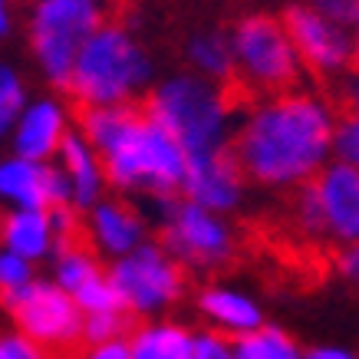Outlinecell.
<instances>
[{
  "instance_id": "26",
  "label": "cell",
  "mask_w": 359,
  "mask_h": 359,
  "mask_svg": "<svg viewBox=\"0 0 359 359\" xmlns=\"http://www.w3.org/2000/svg\"><path fill=\"white\" fill-rule=\"evenodd\" d=\"M333 149L339 162L359 172V116H343L339 129L333 132Z\"/></svg>"
},
{
  "instance_id": "33",
  "label": "cell",
  "mask_w": 359,
  "mask_h": 359,
  "mask_svg": "<svg viewBox=\"0 0 359 359\" xmlns=\"http://www.w3.org/2000/svg\"><path fill=\"white\" fill-rule=\"evenodd\" d=\"M306 359H353V356L343 353V349H316V353H310Z\"/></svg>"
},
{
  "instance_id": "13",
  "label": "cell",
  "mask_w": 359,
  "mask_h": 359,
  "mask_svg": "<svg viewBox=\"0 0 359 359\" xmlns=\"http://www.w3.org/2000/svg\"><path fill=\"white\" fill-rule=\"evenodd\" d=\"M0 195L20 201L23 211H53V208H66L69 198V185L56 168H43L33 162H7L0 165Z\"/></svg>"
},
{
  "instance_id": "20",
  "label": "cell",
  "mask_w": 359,
  "mask_h": 359,
  "mask_svg": "<svg viewBox=\"0 0 359 359\" xmlns=\"http://www.w3.org/2000/svg\"><path fill=\"white\" fill-rule=\"evenodd\" d=\"M234 359H297V346L280 330L267 327L241 337V343L234 346Z\"/></svg>"
},
{
  "instance_id": "6",
  "label": "cell",
  "mask_w": 359,
  "mask_h": 359,
  "mask_svg": "<svg viewBox=\"0 0 359 359\" xmlns=\"http://www.w3.org/2000/svg\"><path fill=\"white\" fill-rule=\"evenodd\" d=\"M102 27V13L83 0H46L33 13V50L46 73L66 89L76 53Z\"/></svg>"
},
{
  "instance_id": "5",
  "label": "cell",
  "mask_w": 359,
  "mask_h": 359,
  "mask_svg": "<svg viewBox=\"0 0 359 359\" xmlns=\"http://www.w3.org/2000/svg\"><path fill=\"white\" fill-rule=\"evenodd\" d=\"M231 53L238 66L231 69V79L238 83L248 99L257 93H283L300 83V60L287 40L280 20L254 13L234 27L231 36Z\"/></svg>"
},
{
  "instance_id": "30",
  "label": "cell",
  "mask_w": 359,
  "mask_h": 359,
  "mask_svg": "<svg viewBox=\"0 0 359 359\" xmlns=\"http://www.w3.org/2000/svg\"><path fill=\"white\" fill-rule=\"evenodd\" d=\"M337 267H339V273H343L349 283H356L359 287V244H353V248H346L343 254H339Z\"/></svg>"
},
{
  "instance_id": "21",
  "label": "cell",
  "mask_w": 359,
  "mask_h": 359,
  "mask_svg": "<svg viewBox=\"0 0 359 359\" xmlns=\"http://www.w3.org/2000/svg\"><path fill=\"white\" fill-rule=\"evenodd\" d=\"M56 273H60V290H73V294H76L83 283L99 277L96 261H93V254H86V250H60Z\"/></svg>"
},
{
  "instance_id": "16",
  "label": "cell",
  "mask_w": 359,
  "mask_h": 359,
  "mask_svg": "<svg viewBox=\"0 0 359 359\" xmlns=\"http://www.w3.org/2000/svg\"><path fill=\"white\" fill-rule=\"evenodd\" d=\"M93 228H96L99 244L106 250H116V254L132 250L142 234V224L135 221V215L122 205H99L96 218H93Z\"/></svg>"
},
{
  "instance_id": "34",
  "label": "cell",
  "mask_w": 359,
  "mask_h": 359,
  "mask_svg": "<svg viewBox=\"0 0 359 359\" xmlns=\"http://www.w3.org/2000/svg\"><path fill=\"white\" fill-rule=\"evenodd\" d=\"M11 30V20H7V13H4V4H0V33Z\"/></svg>"
},
{
  "instance_id": "32",
  "label": "cell",
  "mask_w": 359,
  "mask_h": 359,
  "mask_svg": "<svg viewBox=\"0 0 359 359\" xmlns=\"http://www.w3.org/2000/svg\"><path fill=\"white\" fill-rule=\"evenodd\" d=\"M89 359H132V349L126 346L122 339H116V343H102V346H96Z\"/></svg>"
},
{
  "instance_id": "24",
  "label": "cell",
  "mask_w": 359,
  "mask_h": 359,
  "mask_svg": "<svg viewBox=\"0 0 359 359\" xmlns=\"http://www.w3.org/2000/svg\"><path fill=\"white\" fill-rule=\"evenodd\" d=\"M129 327H132L129 310H119V313H93L86 323H83V339L96 343V346L116 343Z\"/></svg>"
},
{
  "instance_id": "29",
  "label": "cell",
  "mask_w": 359,
  "mask_h": 359,
  "mask_svg": "<svg viewBox=\"0 0 359 359\" xmlns=\"http://www.w3.org/2000/svg\"><path fill=\"white\" fill-rule=\"evenodd\" d=\"M0 359H43V353L23 337H4L0 339Z\"/></svg>"
},
{
  "instance_id": "14",
  "label": "cell",
  "mask_w": 359,
  "mask_h": 359,
  "mask_svg": "<svg viewBox=\"0 0 359 359\" xmlns=\"http://www.w3.org/2000/svg\"><path fill=\"white\" fill-rule=\"evenodd\" d=\"M63 142V116L53 102H40L33 106L20 122V132H17V152H20L23 162H40L53 152L56 145Z\"/></svg>"
},
{
  "instance_id": "31",
  "label": "cell",
  "mask_w": 359,
  "mask_h": 359,
  "mask_svg": "<svg viewBox=\"0 0 359 359\" xmlns=\"http://www.w3.org/2000/svg\"><path fill=\"white\" fill-rule=\"evenodd\" d=\"M337 102L343 106V112H346V116H359V79H349V83H343V86H339Z\"/></svg>"
},
{
  "instance_id": "10",
  "label": "cell",
  "mask_w": 359,
  "mask_h": 359,
  "mask_svg": "<svg viewBox=\"0 0 359 359\" xmlns=\"http://www.w3.org/2000/svg\"><path fill=\"white\" fill-rule=\"evenodd\" d=\"M283 30L297 60L304 56L313 73H333L349 60V40L343 27L327 20L316 7H290L283 13Z\"/></svg>"
},
{
  "instance_id": "17",
  "label": "cell",
  "mask_w": 359,
  "mask_h": 359,
  "mask_svg": "<svg viewBox=\"0 0 359 359\" xmlns=\"http://www.w3.org/2000/svg\"><path fill=\"white\" fill-rule=\"evenodd\" d=\"M201 306H205V313H211L218 323H224L228 330L234 333H254V330L261 327V313H257V306L244 300V297L231 294V290H208L201 297Z\"/></svg>"
},
{
  "instance_id": "7",
  "label": "cell",
  "mask_w": 359,
  "mask_h": 359,
  "mask_svg": "<svg viewBox=\"0 0 359 359\" xmlns=\"http://www.w3.org/2000/svg\"><path fill=\"white\" fill-rule=\"evenodd\" d=\"M4 306L17 316V323L27 330V337L50 346H66L83 337L76 300L53 287V283H23L13 290H0Z\"/></svg>"
},
{
  "instance_id": "18",
  "label": "cell",
  "mask_w": 359,
  "mask_h": 359,
  "mask_svg": "<svg viewBox=\"0 0 359 359\" xmlns=\"http://www.w3.org/2000/svg\"><path fill=\"white\" fill-rule=\"evenodd\" d=\"M129 349L132 359H191V339L178 327L142 330Z\"/></svg>"
},
{
  "instance_id": "19",
  "label": "cell",
  "mask_w": 359,
  "mask_h": 359,
  "mask_svg": "<svg viewBox=\"0 0 359 359\" xmlns=\"http://www.w3.org/2000/svg\"><path fill=\"white\" fill-rule=\"evenodd\" d=\"M60 149H63V162L73 175V198H76L79 205H89L99 191V172L96 165H93V155L76 135H63L60 142Z\"/></svg>"
},
{
  "instance_id": "23",
  "label": "cell",
  "mask_w": 359,
  "mask_h": 359,
  "mask_svg": "<svg viewBox=\"0 0 359 359\" xmlns=\"http://www.w3.org/2000/svg\"><path fill=\"white\" fill-rule=\"evenodd\" d=\"M76 306H83V310H89V316L93 313H119V310H126L119 300V294L112 290L109 280H102V277H93L89 283H83L76 290Z\"/></svg>"
},
{
  "instance_id": "22",
  "label": "cell",
  "mask_w": 359,
  "mask_h": 359,
  "mask_svg": "<svg viewBox=\"0 0 359 359\" xmlns=\"http://www.w3.org/2000/svg\"><path fill=\"white\" fill-rule=\"evenodd\" d=\"M191 56L201 69H208L211 76H221V79H231V53L221 36H198L191 43Z\"/></svg>"
},
{
  "instance_id": "9",
  "label": "cell",
  "mask_w": 359,
  "mask_h": 359,
  "mask_svg": "<svg viewBox=\"0 0 359 359\" xmlns=\"http://www.w3.org/2000/svg\"><path fill=\"white\" fill-rule=\"evenodd\" d=\"M165 244L182 261L198 267H211L231 254L228 231L221 221L211 218V211L172 198H165Z\"/></svg>"
},
{
  "instance_id": "4",
  "label": "cell",
  "mask_w": 359,
  "mask_h": 359,
  "mask_svg": "<svg viewBox=\"0 0 359 359\" xmlns=\"http://www.w3.org/2000/svg\"><path fill=\"white\" fill-rule=\"evenodd\" d=\"M145 116L188 155L221 149V132L231 112L221 99V89L205 86L191 76L172 79L142 102Z\"/></svg>"
},
{
  "instance_id": "1",
  "label": "cell",
  "mask_w": 359,
  "mask_h": 359,
  "mask_svg": "<svg viewBox=\"0 0 359 359\" xmlns=\"http://www.w3.org/2000/svg\"><path fill=\"white\" fill-rule=\"evenodd\" d=\"M330 145V112L313 96H280L254 109L228 149L241 175L264 185H290L323 165Z\"/></svg>"
},
{
  "instance_id": "28",
  "label": "cell",
  "mask_w": 359,
  "mask_h": 359,
  "mask_svg": "<svg viewBox=\"0 0 359 359\" xmlns=\"http://www.w3.org/2000/svg\"><path fill=\"white\" fill-rule=\"evenodd\" d=\"M191 359H234V346L228 339L208 333V337H198L191 343Z\"/></svg>"
},
{
  "instance_id": "12",
  "label": "cell",
  "mask_w": 359,
  "mask_h": 359,
  "mask_svg": "<svg viewBox=\"0 0 359 359\" xmlns=\"http://www.w3.org/2000/svg\"><path fill=\"white\" fill-rule=\"evenodd\" d=\"M327 234L359 244V172L337 162L313 182Z\"/></svg>"
},
{
  "instance_id": "27",
  "label": "cell",
  "mask_w": 359,
  "mask_h": 359,
  "mask_svg": "<svg viewBox=\"0 0 359 359\" xmlns=\"http://www.w3.org/2000/svg\"><path fill=\"white\" fill-rule=\"evenodd\" d=\"M23 283H30L27 261L13 257V254H0V290H13V287H23Z\"/></svg>"
},
{
  "instance_id": "11",
  "label": "cell",
  "mask_w": 359,
  "mask_h": 359,
  "mask_svg": "<svg viewBox=\"0 0 359 359\" xmlns=\"http://www.w3.org/2000/svg\"><path fill=\"white\" fill-rule=\"evenodd\" d=\"M241 178L238 162L231 155L228 145H221L215 152H201V155H188L185 158V195L191 198V205L198 208H234L241 198Z\"/></svg>"
},
{
  "instance_id": "2",
  "label": "cell",
  "mask_w": 359,
  "mask_h": 359,
  "mask_svg": "<svg viewBox=\"0 0 359 359\" xmlns=\"http://www.w3.org/2000/svg\"><path fill=\"white\" fill-rule=\"evenodd\" d=\"M89 142L106 158V172L119 188H149L168 198L185 182V152L139 106L79 109Z\"/></svg>"
},
{
  "instance_id": "8",
  "label": "cell",
  "mask_w": 359,
  "mask_h": 359,
  "mask_svg": "<svg viewBox=\"0 0 359 359\" xmlns=\"http://www.w3.org/2000/svg\"><path fill=\"white\" fill-rule=\"evenodd\" d=\"M112 290L126 310L145 313L182 294V273L158 248H139L112 267Z\"/></svg>"
},
{
  "instance_id": "35",
  "label": "cell",
  "mask_w": 359,
  "mask_h": 359,
  "mask_svg": "<svg viewBox=\"0 0 359 359\" xmlns=\"http://www.w3.org/2000/svg\"><path fill=\"white\" fill-rule=\"evenodd\" d=\"M356 20H359V4H356ZM353 56H356V69H359V43H356V50H353Z\"/></svg>"
},
{
  "instance_id": "25",
  "label": "cell",
  "mask_w": 359,
  "mask_h": 359,
  "mask_svg": "<svg viewBox=\"0 0 359 359\" xmlns=\"http://www.w3.org/2000/svg\"><path fill=\"white\" fill-rule=\"evenodd\" d=\"M20 106H23L20 83H17V76H13L7 66H0V135L11 129V122L17 119Z\"/></svg>"
},
{
  "instance_id": "3",
  "label": "cell",
  "mask_w": 359,
  "mask_h": 359,
  "mask_svg": "<svg viewBox=\"0 0 359 359\" xmlns=\"http://www.w3.org/2000/svg\"><path fill=\"white\" fill-rule=\"evenodd\" d=\"M149 79V60L139 43L116 23H102L76 53L66 93H73L79 109L122 106Z\"/></svg>"
},
{
  "instance_id": "15",
  "label": "cell",
  "mask_w": 359,
  "mask_h": 359,
  "mask_svg": "<svg viewBox=\"0 0 359 359\" xmlns=\"http://www.w3.org/2000/svg\"><path fill=\"white\" fill-rule=\"evenodd\" d=\"M4 241L11 248L13 257H40L50 248V215L43 211H20L7 218L4 228Z\"/></svg>"
}]
</instances>
